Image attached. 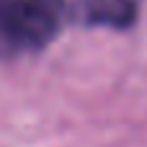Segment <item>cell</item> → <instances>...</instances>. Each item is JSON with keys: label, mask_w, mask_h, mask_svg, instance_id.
Here are the masks:
<instances>
[{"label": "cell", "mask_w": 147, "mask_h": 147, "mask_svg": "<svg viewBox=\"0 0 147 147\" xmlns=\"http://www.w3.org/2000/svg\"><path fill=\"white\" fill-rule=\"evenodd\" d=\"M65 21L62 0H0V59L44 49Z\"/></svg>", "instance_id": "1"}, {"label": "cell", "mask_w": 147, "mask_h": 147, "mask_svg": "<svg viewBox=\"0 0 147 147\" xmlns=\"http://www.w3.org/2000/svg\"><path fill=\"white\" fill-rule=\"evenodd\" d=\"M140 0H80V16L93 26L127 28L134 23Z\"/></svg>", "instance_id": "2"}]
</instances>
